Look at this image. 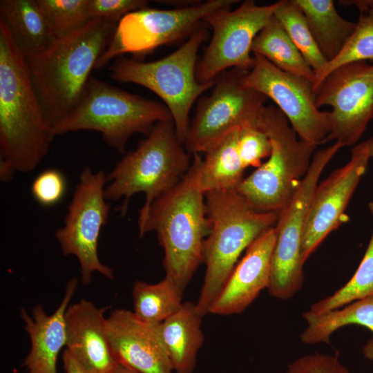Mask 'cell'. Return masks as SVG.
<instances>
[{"label": "cell", "mask_w": 373, "mask_h": 373, "mask_svg": "<svg viewBox=\"0 0 373 373\" xmlns=\"http://www.w3.org/2000/svg\"><path fill=\"white\" fill-rule=\"evenodd\" d=\"M51 128L26 61L0 21V180L33 171L48 153Z\"/></svg>", "instance_id": "6da1fadb"}, {"label": "cell", "mask_w": 373, "mask_h": 373, "mask_svg": "<svg viewBox=\"0 0 373 373\" xmlns=\"http://www.w3.org/2000/svg\"><path fill=\"white\" fill-rule=\"evenodd\" d=\"M117 26L102 19H91L75 32L56 39L42 52L25 59L51 131L78 104Z\"/></svg>", "instance_id": "7a4b0ae2"}, {"label": "cell", "mask_w": 373, "mask_h": 373, "mask_svg": "<svg viewBox=\"0 0 373 373\" xmlns=\"http://www.w3.org/2000/svg\"><path fill=\"white\" fill-rule=\"evenodd\" d=\"M188 171L151 205L140 237L153 231L164 252L166 277L181 289L202 262V247L210 232L204 193L199 184L202 157L193 154Z\"/></svg>", "instance_id": "3957f363"}, {"label": "cell", "mask_w": 373, "mask_h": 373, "mask_svg": "<svg viewBox=\"0 0 373 373\" xmlns=\"http://www.w3.org/2000/svg\"><path fill=\"white\" fill-rule=\"evenodd\" d=\"M204 198L210 232L203 243L206 272L195 303L202 317L209 314L241 254L278 217L276 212L256 211L236 189L210 191Z\"/></svg>", "instance_id": "277c9868"}, {"label": "cell", "mask_w": 373, "mask_h": 373, "mask_svg": "<svg viewBox=\"0 0 373 373\" xmlns=\"http://www.w3.org/2000/svg\"><path fill=\"white\" fill-rule=\"evenodd\" d=\"M176 134L173 119L156 124L146 138L126 153L107 175L105 198L123 199L119 208L125 216L132 196L144 193L145 202L139 212L140 231L152 203L172 189L189 169L190 153Z\"/></svg>", "instance_id": "5b68a950"}, {"label": "cell", "mask_w": 373, "mask_h": 373, "mask_svg": "<svg viewBox=\"0 0 373 373\" xmlns=\"http://www.w3.org/2000/svg\"><path fill=\"white\" fill-rule=\"evenodd\" d=\"M173 119L162 103L128 93L91 76L73 111L52 130L53 137L79 131L101 133L106 144L124 153L135 133L146 136L158 122Z\"/></svg>", "instance_id": "8992f818"}, {"label": "cell", "mask_w": 373, "mask_h": 373, "mask_svg": "<svg viewBox=\"0 0 373 373\" xmlns=\"http://www.w3.org/2000/svg\"><path fill=\"white\" fill-rule=\"evenodd\" d=\"M258 126L271 142V153L236 190L256 211L278 213L307 173L317 146L300 139L276 106L262 107Z\"/></svg>", "instance_id": "52a82bcc"}, {"label": "cell", "mask_w": 373, "mask_h": 373, "mask_svg": "<svg viewBox=\"0 0 373 373\" xmlns=\"http://www.w3.org/2000/svg\"><path fill=\"white\" fill-rule=\"evenodd\" d=\"M204 25L195 30L176 50L162 59L144 62L117 58L108 68L113 80L138 84L162 99L171 113L178 137L183 144L190 124L189 115L191 106L214 84V82L200 83L196 78L198 52L209 35Z\"/></svg>", "instance_id": "ba28073f"}, {"label": "cell", "mask_w": 373, "mask_h": 373, "mask_svg": "<svg viewBox=\"0 0 373 373\" xmlns=\"http://www.w3.org/2000/svg\"><path fill=\"white\" fill-rule=\"evenodd\" d=\"M237 0H209L162 10L144 8L131 12L117 23L114 35L95 69L106 67L123 54L142 55L189 37L212 13L231 8Z\"/></svg>", "instance_id": "9c48e42d"}, {"label": "cell", "mask_w": 373, "mask_h": 373, "mask_svg": "<svg viewBox=\"0 0 373 373\" xmlns=\"http://www.w3.org/2000/svg\"><path fill=\"white\" fill-rule=\"evenodd\" d=\"M337 142L314 153L310 166L292 197L278 212L276 241L271 257L269 294L288 299L303 286L301 249L314 192L325 166L343 148Z\"/></svg>", "instance_id": "30bf717a"}, {"label": "cell", "mask_w": 373, "mask_h": 373, "mask_svg": "<svg viewBox=\"0 0 373 373\" xmlns=\"http://www.w3.org/2000/svg\"><path fill=\"white\" fill-rule=\"evenodd\" d=\"M106 184L104 171L84 168L68 206L64 224L55 233L62 254L77 258L84 285L91 283L94 272L114 279L113 269L104 265L98 256L100 232L107 224L111 209L105 198Z\"/></svg>", "instance_id": "8fae6325"}, {"label": "cell", "mask_w": 373, "mask_h": 373, "mask_svg": "<svg viewBox=\"0 0 373 373\" xmlns=\"http://www.w3.org/2000/svg\"><path fill=\"white\" fill-rule=\"evenodd\" d=\"M248 71L231 68L223 72L215 79L211 94L200 99L184 142L190 154L204 153L238 127L258 126L267 98L243 84Z\"/></svg>", "instance_id": "7c38bea8"}, {"label": "cell", "mask_w": 373, "mask_h": 373, "mask_svg": "<svg viewBox=\"0 0 373 373\" xmlns=\"http://www.w3.org/2000/svg\"><path fill=\"white\" fill-rule=\"evenodd\" d=\"M278 1L258 6L247 0L236 9L225 8L204 21L213 30L202 57L197 64L196 78L200 83L214 82L229 68L249 70L254 64L251 55L256 36L274 17Z\"/></svg>", "instance_id": "4fadbf2b"}, {"label": "cell", "mask_w": 373, "mask_h": 373, "mask_svg": "<svg viewBox=\"0 0 373 373\" xmlns=\"http://www.w3.org/2000/svg\"><path fill=\"white\" fill-rule=\"evenodd\" d=\"M317 108L329 106V141L354 145L373 118V64L355 61L331 72L314 90Z\"/></svg>", "instance_id": "5bb4252c"}, {"label": "cell", "mask_w": 373, "mask_h": 373, "mask_svg": "<svg viewBox=\"0 0 373 373\" xmlns=\"http://www.w3.org/2000/svg\"><path fill=\"white\" fill-rule=\"evenodd\" d=\"M253 57L243 84L270 98L300 139L316 146L323 144L330 132V115L316 107L313 83L278 68L260 55Z\"/></svg>", "instance_id": "9a60e30c"}, {"label": "cell", "mask_w": 373, "mask_h": 373, "mask_svg": "<svg viewBox=\"0 0 373 373\" xmlns=\"http://www.w3.org/2000/svg\"><path fill=\"white\" fill-rule=\"evenodd\" d=\"M371 158L369 138L354 146L350 160L318 184L311 200L303 238V264L329 233L341 224L350 200Z\"/></svg>", "instance_id": "2e32d148"}, {"label": "cell", "mask_w": 373, "mask_h": 373, "mask_svg": "<svg viewBox=\"0 0 373 373\" xmlns=\"http://www.w3.org/2000/svg\"><path fill=\"white\" fill-rule=\"evenodd\" d=\"M160 324L117 309L106 318L108 340L119 364L137 373H173Z\"/></svg>", "instance_id": "e0dca14e"}, {"label": "cell", "mask_w": 373, "mask_h": 373, "mask_svg": "<svg viewBox=\"0 0 373 373\" xmlns=\"http://www.w3.org/2000/svg\"><path fill=\"white\" fill-rule=\"evenodd\" d=\"M276 241L275 226L258 236L246 249L212 303L209 314L242 312L269 284Z\"/></svg>", "instance_id": "ac0fdd59"}, {"label": "cell", "mask_w": 373, "mask_h": 373, "mask_svg": "<svg viewBox=\"0 0 373 373\" xmlns=\"http://www.w3.org/2000/svg\"><path fill=\"white\" fill-rule=\"evenodd\" d=\"M107 309L82 299L66 312V349L90 373H111L119 365L107 334Z\"/></svg>", "instance_id": "d6986e66"}, {"label": "cell", "mask_w": 373, "mask_h": 373, "mask_svg": "<svg viewBox=\"0 0 373 373\" xmlns=\"http://www.w3.org/2000/svg\"><path fill=\"white\" fill-rule=\"evenodd\" d=\"M77 283V278L68 282L62 301L53 314H46L41 304L33 308L32 316L21 309L24 329L31 343L23 363L26 373H57V359L67 341L65 314Z\"/></svg>", "instance_id": "ffe728a7"}, {"label": "cell", "mask_w": 373, "mask_h": 373, "mask_svg": "<svg viewBox=\"0 0 373 373\" xmlns=\"http://www.w3.org/2000/svg\"><path fill=\"white\" fill-rule=\"evenodd\" d=\"M0 21L25 59L42 52L56 39L37 0H1Z\"/></svg>", "instance_id": "44dd1931"}, {"label": "cell", "mask_w": 373, "mask_h": 373, "mask_svg": "<svg viewBox=\"0 0 373 373\" xmlns=\"http://www.w3.org/2000/svg\"><path fill=\"white\" fill-rule=\"evenodd\" d=\"M202 318L195 303L185 302L160 325L164 343L176 373H192L195 367L197 355L204 343Z\"/></svg>", "instance_id": "7402d4cb"}, {"label": "cell", "mask_w": 373, "mask_h": 373, "mask_svg": "<svg viewBox=\"0 0 373 373\" xmlns=\"http://www.w3.org/2000/svg\"><path fill=\"white\" fill-rule=\"evenodd\" d=\"M239 128L211 146L202 159L199 184L202 191L236 189L244 179L245 167L238 149Z\"/></svg>", "instance_id": "603a6c76"}, {"label": "cell", "mask_w": 373, "mask_h": 373, "mask_svg": "<svg viewBox=\"0 0 373 373\" xmlns=\"http://www.w3.org/2000/svg\"><path fill=\"white\" fill-rule=\"evenodd\" d=\"M303 316L307 326L300 334V340L305 344L329 343L336 330L349 325L363 326L373 333V296L319 314L307 311ZM363 354L366 358L373 360V338L363 347Z\"/></svg>", "instance_id": "cb8c5ba5"}, {"label": "cell", "mask_w": 373, "mask_h": 373, "mask_svg": "<svg viewBox=\"0 0 373 373\" xmlns=\"http://www.w3.org/2000/svg\"><path fill=\"white\" fill-rule=\"evenodd\" d=\"M305 15L318 48L327 62L341 51L356 23L340 16L332 0H294Z\"/></svg>", "instance_id": "d4e9b609"}, {"label": "cell", "mask_w": 373, "mask_h": 373, "mask_svg": "<svg viewBox=\"0 0 373 373\" xmlns=\"http://www.w3.org/2000/svg\"><path fill=\"white\" fill-rule=\"evenodd\" d=\"M251 52L286 73L305 78L313 84L316 80L314 70L274 16L254 38Z\"/></svg>", "instance_id": "484cf974"}, {"label": "cell", "mask_w": 373, "mask_h": 373, "mask_svg": "<svg viewBox=\"0 0 373 373\" xmlns=\"http://www.w3.org/2000/svg\"><path fill=\"white\" fill-rule=\"evenodd\" d=\"M345 7L354 6L359 11L355 28L339 54L327 63L316 76L314 90L334 70L344 64L373 59V0L339 1Z\"/></svg>", "instance_id": "4316f807"}, {"label": "cell", "mask_w": 373, "mask_h": 373, "mask_svg": "<svg viewBox=\"0 0 373 373\" xmlns=\"http://www.w3.org/2000/svg\"><path fill=\"white\" fill-rule=\"evenodd\" d=\"M183 291L166 276L155 284L138 280L132 291L133 313L145 322L160 324L181 307Z\"/></svg>", "instance_id": "83f0119b"}, {"label": "cell", "mask_w": 373, "mask_h": 373, "mask_svg": "<svg viewBox=\"0 0 373 373\" xmlns=\"http://www.w3.org/2000/svg\"><path fill=\"white\" fill-rule=\"evenodd\" d=\"M274 16L314 70L316 78L327 61L320 51L303 11L294 0H281L278 1Z\"/></svg>", "instance_id": "f1b7e54d"}, {"label": "cell", "mask_w": 373, "mask_h": 373, "mask_svg": "<svg viewBox=\"0 0 373 373\" xmlns=\"http://www.w3.org/2000/svg\"><path fill=\"white\" fill-rule=\"evenodd\" d=\"M373 218V201L368 204ZM373 296V229L363 258L351 279L332 295L314 303L309 312L319 314Z\"/></svg>", "instance_id": "f546056e"}, {"label": "cell", "mask_w": 373, "mask_h": 373, "mask_svg": "<svg viewBox=\"0 0 373 373\" xmlns=\"http://www.w3.org/2000/svg\"><path fill=\"white\" fill-rule=\"evenodd\" d=\"M88 0H37L56 39L65 37L90 20Z\"/></svg>", "instance_id": "4dcf8cb0"}, {"label": "cell", "mask_w": 373, "mask_h": 373, "mask_svg": "<svg viewBox=\"0 0 373 373\" xmlns=\"http://www.w3.org/2000/svg\"><path fill=\"white\" fill-rule=\"evenodd\" d=\"M238 149L247 169L258 167L271 153V144L267 134L258 126L246 124L239 128Z\"/></svg>", "instance_id": "1f68e13d"}, {"label": "cell", "mask_w": 373, "mask_h": 373, "mask_svg": "<svg viewBox=\"0 0 373 373\" xmlns=\"http://www.w3.org/2000/svg\"><path fill=\"white\" fill-rule=\"evenodd\" d=\"M66 189L64 175L55 169H49L39 173L31 185L33 198L44 207H51L58 203L64 196Z\"/></svg>", "instance_id": "d6a6232c"}, {"label": "cell", "mask_w": 373, "mask_h": 373, "mask_svg": "<svg viewBox=\"0 0 373 373\" xmlns=\"http://www.w3.org/2000/svg\"><path fill=\"white\" fill-rule=\"evenodd\" d=\"M144 0H88V11L90 19H102L115 23L128 13L146 8Z\"/></svg>", "instance_id": "836d02e7"}, {"label": "cell", "mask_w": 373, "mask_h": 373, "mask_svg": "<svg viewBox=\"0 0 373 373\" xmlns=\"http://www.w3.org/2000/svg\"><path fill=\"white\" fill-rule=\"evenodd\" d=\"M285 373H350L337 356L315 353L300 357L289 364Z\"/></svg>", "instance_id": "e575fe53"}, {"label": "cell", "mask_w": 373, "mask_h": 373, "mask_svg": "<svg viewBox=\"0 0 373 373\" xmlns=\"http://www.w3.org/2000/svg\"><path fill=\"white\" fill-rule=\"evenodd\" d=\"M62 361L66 373H90L66 348L62 354Z\"/></svg>", "instance_id": "d590c367"}, {"label": "cell", "mask_w": 373, "mask_h": 373, "mask_svg": "<svg viewBox=\"0 0 373 373\" xmlns=\"http://www.w3.org/2000/svg\"><path fill=\"white\" fill-rule=\"evenodd\" d=\"M111 373H137L131 369H128L120 364Z\"/></svg>", "instance_id": "8d00e7d4"}, {"label": "cell", "mask_w": 373, "mask_h": 373, "mask_svg": "<svg viewBox=\"0 0 373 373\" xmlns=\"http://www.w3.org/2000/svg\"><path fill=\"white\" fill-rule=\"evenodd\" d=\"M370 155L373 157V137H370Z\"/></svg>", "instance_id": "74e56055"}]
</instances>
